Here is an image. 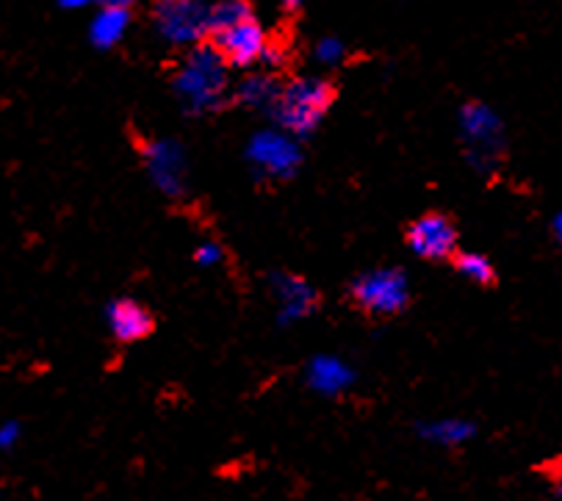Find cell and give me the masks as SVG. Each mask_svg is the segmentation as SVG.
I'll list each match as a JSON object with an SVG mask.
<instances>
[{
    "instance_id": "cell-24",
    "label": "cell",
    "mask_w": 562,
    "mask_h": 501,
    "mask_svg": "<svg viewBox=\"0 0 562 501\" xmlns=\"http://www.w3.org/2000/svg\"><path fill=\"white\" fill-rule=\"evenodd\" d=\"M0 496H3V493H0Z\"/></svg>"
},
{
    "instance_id": "cell-11",
    "label": "cell",
    "mask_w": 562,
    "mask_h": 501,
    "mask_svg": "<svg viewBox=\"0 0 562 501\" xmlns=\"http://www.w3.org/2000/svg\"><path fill=\"white\" fill-rule=\"evenodd\" d=\"M272 286H274V294H278V299H280L283 319L294 321V319H300V316L314 314L316 294L305 281H300V277H294V274H274Z\"/></svg>"
},
{
    "instance_id": "cell-10",
    "label": "cell",
    "mask_w": 562,
    "mask_h": 501,
    "mask_svg": "<svg viewBox=\"0 0 562 501\" xmlns=\"http://www.w3.org/2000/svg\"><path fill=\"white\" fill-rule=\"evenodd\" d=\"M147 167H150L153 178H156V183L164 192H178L180 181H183V156H180V147H175L172 141H156V145L147 147Z\"/></svg>"
},
{
    "instance_id": "cell-22",
    "label": "cell",
    "mask_w": 562,
    "mask_h": 501,
    "mask_svg": "<svg viewBox=\"0 0 562 501\" xmlns=\"http://www.w3.org/2000/svg\"><path fill=\"white\" fill-rule=\"evenodd\" d=\"M261 65L267 67V70H280V67H283V50L274 45H267V50H263L261 56Z\"/></svg>"
},
{
    "instance_id": "cell-13",
    "label": "cell",
    "mask_w": 562,
    "mask_h": 501,
    "mask_svg": "<svg viewBox=\"0 0 562 501\" xmlns=\"http://www.w3.org/2000/svg\"><path fill=\"white\" fill-rule=\"evenodd\" d=\"M355 374L349 372L347 363H341L338 357H316L307 368V379L314 385L316 391L322 394H338L344 391L349 383H352Z\"/></svg>"
},
{
    "instance_id": "cell-20",
    "label": "cell",
    "mask_w": 562,
    "mask_h": 501,
    "mask_svg": "<svg viewBox=\"0 0 562 501\" xmlns=\"http://www.w3.org/2000/svg\"><path fill=\"white\" fill-rule=\"evenodd\" d=\"M65 9H87V7H94V3H100V7H122L128 9L134 0H58Z\"/></svg>"
},
{
    "instance_id": "cell-7",
    "label": "cell",
    "mask_w": 562,
    "mask_h": 501,
    "mask_svg": "<svg viewBox=\"0 0 562 501\" xmlns=\"http://www.w3.org/2000/svg\"><path fill=\"white\" fill-rule=\"evenodd\" d=\"M267 45L269 39L267 31L261 29V23H258L256 18H247L241 20V23L214 34V45L211 47L227 61V67H249L256 65V61H261Z\"/></svg>"
},
{
    "instance_id": "cell-12",
    "label": "cell",
    "mask_w": 562,
    "mask_h": 501,
    "mask_svg": "<svg viewBox=\"0 0 562 501\" xmlns=\"http://www.w3.org/2000/svg\"><path fill=\"white\" fill-rule=\"evenodd\" d=\"M131 25V12L122 7H100V12L94 14L92 25H89V39L100 50H109L116 42L125 36Z\"/></svg>"
},
{
    "instance_id": "cell-23",
    "label": "cell",
    "mask_w": 562,
    "mask_h": 501,
    "mask_svg": "<svg viewBox=\"0 0 562 501\" xmlns=\"http://www.w3.org/2000/svg\"><path fill=\"white\" fill-rule=\"evenodd\" d=\"M280 3H283L285 9H296V7H302L305 0H280Z\"/></svg>"
},
{
    "instance_id": "cell-1",
    "label": "cell",
    "mask_w": 562,
    "mask_h": 501,
    "mask_svg": "<svg viewBox=\"0 0 562 501\" xmlns=\"http://www.w3.org/2000/svg\"><path fill=\"white\" fill-rule=\"evenodd\" d=\"M333 100H336V89L330 81L319 76H305L294 78L285 87H278L269 111H272L274 123L280 125L283 134L300 139V136L314 134L319 128Z\"/></svg>"
},
{
    "instance_id": "cell-3",
    "label": "cell",
    "mask_w": 562,
    "mask_h": 501,
    "mask_svg": "<svg viewBox=\"0 0 562 501\" xmlns=\"http://www.w3.org/2000/svg\"><path fill=\"white\" fill-rule=\"evenodd\" d=\"M153 23L167 45L198 47L209 36V3L205 0H156Z\"/></svg>"
},
{
    "instance_id": "cell-21",
    "label": "cell",
    "mask_w": 562,
    "mask_h": 501,
    "mask_svg": "<svg viewBox=\"0 0 562 501\" xmlns=\"http://www.w3.org/2000/svg\"><path fill=\"white\" fill-rule=\"evenodd\" d=\"M18 441H20V424H14V421L0 424V449H12Z\"/></svg>"
},
{
    "instance_id": "cell-18",
    "label": "cell",
    "mask_w": 562,
    "mask_h": 501,
    "mask_svg": "<svg viewBox=\"0 0 562 501\" xmlns=\"http://www.w3.org/2000/svg\"><path fill=\"white\" fill-rule=\"evenodd\" d=\"M314 56H316V61H319V65L336 67L338 61L344 59V42L341 39H333V36H325V39H322L319 45H316Z\"/></svg>"
},
{
    "instance_id": "cell-9",
    "label": "cell",
    "mask_w": 562,
    "mask_h": 501,
    "mask_svg": "<svg viewBox=\"0 0 562 501\" xmlns=\"http://www.w3.org/2000/svg\"><path fill=\"white\" fill-rule=\"evenodd\" d=\"M460 128H463L465 139L480 152H493L502 145V119L496 117V111L482 103L463 105V111H460Z\"/></svg>"
},
{
    "instance_id": "cell-4",
    "label": "cell",
    "mask_w": 562,
    "mask_h": 501,
    "mask_svg": "<svg viewBox=\"0 0 562 501\" xmlns=\"http://www.w3.org/2000/svg\"><path fill=\"white\" fill-rule=\"evenodd\" d=\"M411 297L405 272L400 269H374L360 274L352 283V299L371 316H394L400 314Z\"/></svg>"
},
{
    "instance_id": "cell-8",
    "label": "cell",
    "mask_w": 562,
    "mask_h": 501,
    "mask_svg": "<svg viewBox=\"0 0 562 501\" xmlns=\"http://www.w3.org/2000/svg\"><path fill=\"white\" fill-rule=\"evenodd\" d=\"M109 327L116 341L134 344V341L147 339L153 332V316L136 299H116L109 305Z\"/></svg>"
},
{
    "instance_id": "cell-19",
    "label": "cell",
    "mask_w": 562,
    "mask_h": 501,
    "mask_svg": "<svg viewBox=\"0 0 562 501\" xmlns=\"http://www.w3.org/2000/svg\"><path fill=\"white\" fill-rule=\"evenodd\" d=\"M222 258H225V250H222L216 241H205V244H200L198 252H194V261H198L200 266H216Z\"/></svg>"
},
{
    "instance_id": "cell-2",
    "label": "cell",
    "mask_w": 562,
    "mask_h": 501,
    "mask_svg": "<svg viewBox=\"0 0 562 501\" xmlns=\"http://www.w3.org/2000/svg\"><path fill=\"white\" fill-rule=\"evenodd\" d=\"M175 92L189 111H211L231 92L227 61L211 45H198L189 50L175 76Z\"/></svg>"
},
{
    "instance_id": "cell-16",
    "label": "cell",
    "mask_w": 562,
    "mask_h": 501,
    "mask_svg": "<svg viewBox=\"0 0 562 501\" xmlns=\"http://www.w3.org/2000/svg\"><path fill=\"white\" fill-rule=\"evenodd\" d=\"M474 435V426L469 421L460 419H447V421H435V424L424 426V437L429 443H438V446H460L469 437Z\"/></svg>"
},
{
    "instance_id": "cell-15",
    "label": "cell",
    "mask_w": 562,
    "mask_h": 501,
    "mask_svg": "<svg viewBox=\"0 0 562 501\" xmlns=\"http://www.w3.org/2000/svg\"><path fill=\"white\" fill-rule=\"evenodd\" d=\"M247 18H252L247 0H220V3L209 7V34H220V31L231 29Z\"/></svg>"
},
{
    "instance_id": "cell-17",
    "label": "cell",
    "mask_w": 562,
    "mask_h": 501,
    "mask_svg": "<svg viewBox=\"0 0 562 501\" xmlns=\"http://www.w3.org/2000/svg\"><path fill=\"white\" fill-rule=\"evenodd\" d=\"M458 272L463 274L465 281L476 283V286H491L493 283V266L485 255L480 252H465V255H458Z\"/></svg>"
},
{
    "instance_id": "cell-14",
    "label": "cell",
    "mask_w": 562,
    "mask_h": 501,
    "mask_svg": "<svg viewBox=\"0 0 562 501\" xmlns=\"http://www.w3.org/2000/svg\"><path fill=\"white\" fill-rule=\"evenodd\" d=\"M274 94H278V83L267 72H252L236 87V98L249 109H269Z\"/></svg>"
},
{
    "instance_id": "cell-6",
    "label": "cell",
    "mask_w": 562,
    "mask_h": 501,
    "mask_svg": "<svg viewBox=\"0 0 562 501\" xmlns=\"http://www.w3.org/2000/svg\"><path fill=\"white\" fill-rule=\"evenodd\" d=\"M247 156L258 170L278 178L294 175V170L302 161L296 139L283 134V130H261V134L252 136V141L247 147Z\"/></svg>"
},
{
    "instance_id": "cell-5",
    "label": "cell",
    "mask_w": 562,
    "mask_h": 501,
    "mask_svg": "<svg viewBox=\"0 0 562 501\" xmlns=\"http://www.w3.org/2000/svg\"><path fill=\"white\" fill-rule=\"evenodd\" d=\"M407 247L424 261H443L458 250V228L447 214H424L407 228Z\"/></svg>"
}]
</instances>
